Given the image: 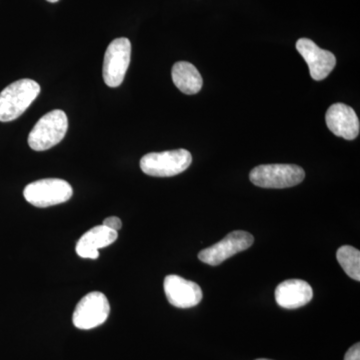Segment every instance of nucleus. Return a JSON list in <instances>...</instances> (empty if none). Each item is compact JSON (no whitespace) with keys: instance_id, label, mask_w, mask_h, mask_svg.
<instances>
[{"instance_id":"6e6552de","label":"nucleus","mask_w":360,"mask_h":360,"mask_svg":"<svg viewBox=\"0 0 360 360\" xmlns=\"http://www.w3.org/2000/svg\"><path fill=\"white\" fill-rule=\"evenodd\" d=\"M255 243V238L248 231H236L227 234L219 243L201 250L198 258L212 266L221 264L236 253L248 250Z\"/></svg>"},{"instance_id":"f257e3e1","label":"nucleus","mask_w":360,"mask_h":360,"mask_svg":"<svg viewBox=\"0 0 360 360\" xmlns=\"http://www.w3.org/2000/svg\"><path fill=\"white\" fill-rule=\"evenodd\" d=\"M40 94V86L32 79H20L0 92V122L18 120Z\"/></svg>"},{"instance_id":"2eb2a0df","label":"nucleus","mask_w":360,"mask_h":360,"mask_svg":"<svg viewBox=\"0 0 360 360\" xmlns=\"http://www.w3.org/2000/svg\"><path fill=\"white\" fill-rule=\"evenodd\" d=\"M336 258L340 266L350 278L360 281V251L352 246L345 245L338 248Z\"/></svg>"},{"instance_id":"f03ea898","label":"nucleus","mask_w":360,"mask_h":360,"mask_svg":"<svg viewBox=\"0 0 360 360\" xmlns=\"http://www.w3.org/2000/svg\"><path fill=\"white\" fill-rule=\"evenodd\" d=\"M68 129V120L65 111L52 110L34 125L28 135V144L33 150H47L65 139Z\"/></svg>"},{"instance_id":"a211bd4d","label":"nucleus","mask_w":360,"mask_h":360,"mask_svg":"<svg viewBox=\"0 0 360 360\" xmlns=\"http://www.w3.org/2000/svg\"><path fill=\"white\" fill-rule=\"evenodd\" d=\"M47 1L51 2V4H54V2H58L59 0H47Z\"/></svg>"},{"instance_id":"ddd939ff","label":"nucleus","mask_w":360,"mask_h":360,"mask_svg":"<svg viewBox=\"0 0 360 360\" xmlns=\"http://www.w3.org/2000/svg\"><path fill=\"white\" fill-rule=\"evenodd\" d=\"M117 238V231H111L104 225H98L87 231L78 240L75 250L80 257L97 259L99 257L98 250L112 245Z\"/></svg>"},{"instance_id":"4468645a","label":"nucleus","mask_w":360,"mask_h":360,"mask_svg":"<svg viewBox=\"0 0 360 360\" xmlns=\"http://www.w3.org/2000/svg\"><path fill=\"white\" fill-rule=\"evenodd\" d=\"M172 80L175 86L187 96L198 94L202 89V77L193 65L186 61L175 63L172 70Z\"/></svg>"},{"instance_id":"f8f14e48","label":"nucleus","mask_w":360,"mask_h":360,"mask_svg":"<svg viewBox=\"0 0 360 360\" xmlns=\"http://www.w3.org/2000/svg\"><path fill=\"white\" fill-rule=\"evenodd\" d=\"M314 297V290L307 281L288 279L277 286L276 300L279 307L296 309L304 307Z\"/></svg>"},{"instance_id":"1a4fd4ad","label":"nucleus","mask_w":360,"mask_h":360,"mask_svg":"<svg viewBox=\"0 0 360 360\" xmlns=\"http://www.w3.org/2000/svg\"><path fill=\"white\" fill-rule=\"evenodd\" d=\"M296 49L307 61L309 68L310 77L316 82L326 79L335 68V54L317 46L311 39H298L296 42Z\"/></svg>"},{"instance_id":"20e7f679","label":"nucleus","mask_w":360,"mask_h":360,"mask_svg":"<svg viewBox=\"0 0 360 360\" xmlns=\"http://www.w3.org/2000/svg\"><path fill=\"white\" fill-rule=\"evenodd\" d=\"M304 177V170L295 165H259L250 175V181L262 188H288L297 186Z\"/></svg>"},{"instance_id":"0eeeda50","label":"nucleus","mask_w":360,"mask_h":360,"mask_svg":"<svg viewBox=\"0 0 360 360\" xmlns=\"http://www.w3.org/2000/svg\"><path fill=\"white\" fill-rule=\"evenodd\" d=\"M110 312L108 297L103 293L94 291L84 296L75 307L72 315L73 324L78 329L96 328L101 326Z\"/></svg>"},{"instance_id":"39448f33","label":"nucleus","mask_w":360,"mask_h":360,"mask_svg":"<svg viewBox=\"0 0 360 360\" xmlns=\"http://www.w3.org/2000/svg\"><path fill=\"white\" fill-rule=\"evenodd\" d=\"M73 189L68 181L59 179H40L32 182L23 191L25 200L37 207H49L70 200Z\"/></svg>"},{"instance_id":"6ab92c4d","label":"nucleus","mask_w":360,"mask_h":360,"mask_svg":"<svg viewBox=\"0 0 360 360\" xmlns=\"http://www.w3.org/2000/svg\"><path fill=\"white\" fill-rule=\"evenodd\" d=\"M257 360H270V359H257Z\"/></svg>"},{"instance_id":"423d86ee","label":"nucleus","mask_w":360,"mask_h":360,"mask_svg":"<svg viewBox=\"0 0 360 360\" xmlns=\"http://www.w3.org/2000/svg\"><path fill=\"white\" fill-rule=\"evenodd\" d=\"M131 58V44L129 39L120 37L111 41L103 61V80L110 87H118L124 80Z\"/></svg>"},{"instance_id":"f3484780","label":"nucleus","mask_w":360,"mask_h":360,"mask_svg":"<svg viewBox=\"0 0 360 360\" xmlns=\"http://www.w3.org/2000/svg\"><path fill=\"white\" fill-rule=\"evenodd\" d=\"M345 360H360V343H355L347 350Z\"/></svg>"},{"instance_id":"9b49d317","label":"nucleus","mask_w":360,"mask_h":360,"mask_svg":"<svg viewBox=\"0 0 360 360\" xmlns=\"http://www.w3.org/2000/svg\"><path fill=\"white\" fill-rule=\"evenodd\" d=\"M326 125L338 137L354 141L359 134L360 123L354 108L345 103L333 104L326 115Z\"/></svg>"},{"instance_id":"7ed1b4c3","label":"nucleus","mask_w":360,"mask_h":360,"mask_svg":"<svg viewBox=\"0 0 360 360\" xmlns=\"http://www.w3.org/2000/svg\"><path fill=\"white\" fill-rule=\"evenodd\" d=\"M193 156L186 149L151 153L141 160L144 174L155 177L174 176L191 167Z\"/></svg>"},{"instance_id":"dca6fc26","label":"nucleus","mask_w":360,"mask_h":360,"mask_svg":"<svg viewBox=\"0 0 360 360\" xmlns=\"http://www.w3.org/2000/svg\"><path fill=\"white\" fill-rule=\"evenodd\" d=\"M103 225L111 231H118L122 227V221L118 217H110L103 220Z\"/></svg>"},{"instance_id":"9d476101","label":"nucleus","mask_w":360,"mask_h":360,"mask_svg":"<svg viewBox=\"0 0 360 360\" xmlns=\"http://www.w3.org/2000/svg\"><path fill=\"white\" fill-rule=\"evenodd\" d=\"M163 288L168 302L179 309H191L202 300L200 286L179 276L165 277Z\"/></svg>"}]
</instances>
